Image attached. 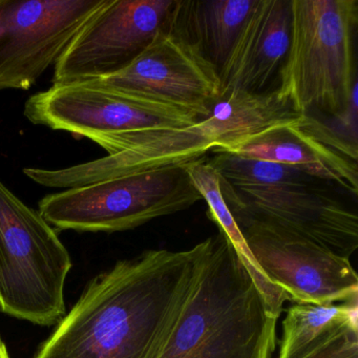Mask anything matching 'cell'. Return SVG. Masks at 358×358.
<instances>
[{
    "instance_id": "obj_16",
    "label": "cell",
    "mask_w": 358,
    "mask_h": 358,
    "mask_svg": "<svg viewBox=\"0 0 358 358\" xmlns=\"http://www.w3.org/2000/svg\"><path fill=\"white\" fill-rule=\"evenodd\" d=\"M358 322L356 301L331 305L295 303L282 320L278 358H301L316 345Z\"/></svg>"
},
{
    "instance_id": "obj_13",
    "label": "cell",
    "mask_w": 358,
    "mask_h": 358,
    "mask_svg": "<svg viewBox=\"0 0 358 358\" xmlns=\"http://www.w3.org/2000/svg\"><path fill=\"white\" fill-rule=\"evenodd\" d=\"M223 150L289 165L357 196V146L311 115L278 123Z\"/></svg>"
},
{
    "instance_id": "obj_7",
    "label": "cell",
    "mask_w": 358,
    "mask_h": 358,
    "mask_svg": "<svg viewBox=\"0 0 358 358\" xmlns=\"http://www.w3.org/2000/svg\"><path fill=\"white\" fill-rule=\"evenodd\" d=\"M24 116L33 124L94 139L144 129H180L199 119L190 113L85 83L53 85L31 96Z\"/></svg>"
},
{
    "instance_id": "obj_20",
    "label": "cell",
    "mask_w": 358,
    "mask_h": 358,
    "mask_svg": "<svg viewBox=\"0 0 358 358\" xmlns=\"http://www.w3.org/2000/svg\"><path fill=\"white\" fill-rule=\"evenodd\" d=\"M0 358H11L9 355V352H8L7 347H6L5 343H0Z\"/></svg>"
},
{
    "instance_id": "obj_15",
    "label": "cell",
    "mask_w": 358,
    "mask_h": 358,
    "mask_svg": "<svg viewBox=\"0 0 358 358\" xmlns=\"http://www.w3.org/2000/svg\"><path fill=\"white\" fill-rule=\"evenodd\" d=\"M257 0H175L165 28L221 70Z\"/></svg>"
},
{
    "instance_id": "obj_18",
    "label": "cell",
    "mask_w": 358,
    "mask_h": 358,
    "mask_svg": "<svg viewBox=\"0 0 358 358\" xmlns=\"http://www.w3.org/2000/svg\"><path fill=\"white\" fill-rule=\"evenodd\" d=\"M207 162L217 171L220 179L229 185L249 189L276 188L336 187L299 169L280 163L245 158L223 150H213Z\"/></svg>"
},
{
    "instance_id": "obj_1",
    "label": "cell",
    "mask_w": 358,
    "mask_h": 358,
    "mask_svg": "<svg viewBox=\"0 0 358 358\" xmlns=\"http://www.w3.org/2000/svg\"><path fill=\"white\" fill-rule=\"evenodd\" d=\"M152 249L98 274L34 358H159L210 251Z\"/></svg>"
},
{
    "instance_id": "obj_2",
    "label": "cell",
    "mask_w": 358,
    "mask_h": 358,
    "mask_svg": "<svg viewBox=\"0 0 358 358\" xmlns=\"http://www.w3.org/2000/svg\"><path fill=\"white\" fill-rule=\"evenodd\" d=\"M292 102L278 90L266 94L231 91L210 114L190 127L144 129L100 136L92 141L108 156L59 169H26L24 175L50 188L80 187L96 182L192 162L215 148L232 146L265 129L299 118Z\"/></svg>"
},
{
    "instance_id": "obj_5",
    "label": "cell",
    "mask_w": 358,
    "mask_h": 358,
    "mask_svg": "<svg viewBox=\"0 0 358 358\" xmlns=\"http://www.w3.org/2000/svg\"><path fill=\"white\" fill-rule=\"evenodd\" d=\"M72 259L55 229L0 181V311L39 326L66 314Z\"/></svg>"
},
{
    "instance_id": "obj_10",
    "label": "cell",
    "mask_w": 358,
    "mask_h": 358,
    "mask_svg": "<svg viewBox=\"0 0 358 358\" xmlns=\"http://www.w3.org/2000/svg\"><path fill=\"white\" fill-rule=\"evenodd\" d=\"M222 194L238 227L257 226L307 238L349 259L358 248V217L336 187L249 189L222 181Z\"/></svg>"
},
{
    "instance_id": "obj_3",
    "label": "cell",
    "mask_w": 358,
    "mask_h": 358,
    "mask_svg": "<svg viewBox=\"0 0 358 358\" xmlns=\"http://www.w3.org/2000/svg\"><path fill=\"white\" fill-rule=\"evenodd\" d=\"M278 316L219 232L159 358H272Z\"/></svg>"
},
{
    "instance_id": "obj_19",
    "label": "cell",
    "mask_w": 358,
    "mask_h": 358,
    "mask_svg": "<svg viewBox=\"0 0 358 358\" xmlns=\"http://www.w3.org/2000/svg\"><path fill=\"white\" fill-rule=\"evenodd\" d=\"M301 358H358V322L345 327Z\"/></svg>"
},
{
    "instance_id": "obj_9",
    "label": "cell",
    "mask_w": 358,
    "mask_h": 358,
    "mask_svg": "<svg viewBox=\"0 0 358 358\" xmlns=\"http://www.w3.org/2000/svg\"><path fill=\"white\" fill-rule=\"evenodd\" d=\"M175 0H106L55 64L53 85L112 76L165 28Z\"/></svg>"
},
{
    "instance_id": "obj_6",
    "label": "cell",
    "mask_w": 358,
    "mask_h": 358,
    "mask_svg": "<svg viewBox=\"0 0 358 358\" xmlns=\"http://www.w3.org/2000/svg\"><path fill=\"white\" fill-rule=\"evenodd\" d=\"M201 200L182 164L49 194L41 199L38 211L57 229L116 232L185 210Z\"/></svg>"
},
{
    "instance_id": "obj_4",
    "label": "cell",
    "mask_w": 358,
    "mask_h": 358,
    "mask_svg": "<svg viewBox=\"0 0 358 358\" xmlns=\"http://www.w3.org/2000/svg\"><path fill=\"white\" fill-rule=\"evenodd\" d=\"M291 39L276 90L301 116L334 117L357 89V0H291Z\"/></svg>"
},
{
    "instance_id": "obj_12",
    "label": "cell",
    "mask_w": 358,
    "mask_h": 358,
    "mask_svg": "<svg viewBox=\"0 0 358 358\" xmlns=\"http://www.w3.org/2000/svg\"><path fill=\"white\" fill-rule=\"evenodd\" d=\"M238 228L257 267L287 299L315 305L357 299L358 276L348 257L286 232Z\"/></svg>"
},
{
    "instance_id": "obj_17",
    "label": "cell",
    "mask_w": 358,
    "mask_h": 358,
    "mask_svg": "<svg viewBox=\"0 0 358 358\" xmlns=\"http://www.w3.org/2000/svg\"><path fill=\"white\" fill-rule=\"evenodd\" d=\"M183 165L196 192L201 194L203 200L206 201L208 206L207 215L209 219L215 222L219 228V232L229 241L241 259L244 261L268 303L270 305L280 303L282 299V293L266 278L253 259L244 236L224 200L217 171L207 162L206 157Z\"/></svg>"
},
{
    "instance_id": "obj_14",
    "label": "cell",
    "mask_w": 358,
    "mask_h": 358,
    "mask_svg": "<svg viewBox=\"0 0 358 358\" xmlns=\"http://www.w3.org/2000/svg\"><path fill=\"white\" fill-rule=\"evenodd\" d=\"M291 0H257L219 72L221 95L278 87L291 39Z\"/></svg>"
},
{
    "instance_id": "obj_21",
    "label": "cell",
    "mask_w": 358,
    "mask_h": 358,
    "mask_svg": "<svg viewBox=\"0 0 358 358\" xmlns=\"http://www.w3.org/2000/svg\"><path fill=\"white\" fill-rule=\"evenodd\" d=\"M0 343H3V341H1V338H0Z\"/></svg>"
},
{
    "instance_id": "obj_11",
    "label": "cell",
    "mask_w": 358,
    "mask_h": 358,
    "mask_svg": "<svg viewBox=\"0 0 358 358\" xmlns=\"http://www.w3.org/2000/svg\"><path fill=\"white\" fill-rule=\"evenodd\" d=\"M90 81L190 113L199 121L210 114L222 96L219 71L166 28L127 68L112 76Z\"/></svg>"
},
{
    "instance_id": "obj_8",
    "label": "cell",
    "mask_w": 358,
    "mask_h": 358,
    "mask_svg": "<svg viewBox=\"0 0 358 358\" xmlns=\"http://www.w3.org/2000/svg\"><path fill=\"white\" fill-rule=\"evenodd\" d=\"M106 0H0V91L29 90Z\"/></svg>"
}]
</instances>
